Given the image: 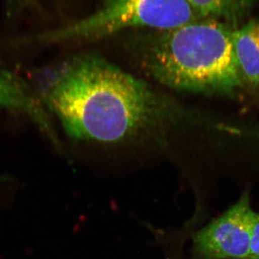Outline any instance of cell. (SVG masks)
I'll use <instances>...</instances> for the list:
<instances>
[{
	"mask_svg": "<svg viewBox=\"0 0 259 259\" xmlns=\"http://www.w3.org/2000/svg\"><path fill=\"white\" fill-rule=\"evenodd\" d=\"M44 103L70 139L118 144L169 117V105L147 83L95 54L76 56L46 90Z\"/></svg>",
	"mask_w": 259,
	"mask_h": 259,
	"instance_id": "cell-1",
	"label": "cell"
},
{
	"mask_svg": "<svg viewBox=\"0 0 259 259\" xmlns=\"http://www.w3.org/2000/svg\"><path fill=\"white\" fill-rule=\"evenodd\" d=\"M199 20L188 0H106L95 14L44 34L38 40L53 42L93 40L132 28L162 31Z\"/></svg>",
	"mask_w": 259,
	"mask_h": 259,
	"instance_id": "cell-3",
	"label": "cell"
},
{
	"mask_svg": "<svg viewBox=\"0 0 259 259\" xmlns=\"http://www.w3.org/2000/svg\"><path fill=\"white\" fill-rule=\"evenodd\" d=\"M256 215L248 196H243L194 235V253L199 259H249Z\"/></svg>",
	"mask_w": 259,
	"mask_h": 259,
	"instance_id": "cell-4",
	"label": "cell"
},
{
	"mask_svg": "<svg viewBox=\"0 0 259 259\" xmlns=\"http://www.w3.org/2000/svg\"><path fill=\"white\" fill-rule=\"evenodd\" d=\"M226 23L203 19L150 34L139 44L141 66L158 82L177 91L224 93L243 80Z\"/></svg>",
	"mask_w": 259,
	"mask_h": 259,
	"instance_id": "cell-2",
	"label": "cell"
},
{
	"mask_svg": "<svg viewBox=\"0 0 259 259\" xmlns=\"http://www.w3.org/2000/svg\"><path fill=\"white\" fill-rule=\"evenodd\" d=\"M200 20L234 22L250 10L254 0H188Z\"/></svg>",
	"mask_w": 259,
	"mask_h": 259,
	"instance_id": "cell-6",
	"label": "cell"
},
{
	"mask_svg": "<svg viewBox=\"0 0 259 259\" xmlns=\"http://www.w3.org/2000/svg\"><path fill=\"white\" fill-rule=\"evenodd\" d=\"M233 46L243 79L259 84V20H250L233 32Z\"/></svg>",
	"mask_w": 259,
	"mask_h": 259,
	"instance_id": "cell-5",
	"label": "cell"
},
{
	"mask_svg": "<svg viewBox=\"0 0 259 259\" xmlns=\"http://www.w3.org/2000/svg\"><path fill=\"white\" fill-rule=\"evenodd\" d=\"M249 259H259V213L253 225Z\"/></svg>",
	"mask_w": 259,
	"mask_h": 259,
	"instance_id": "cell-7",
	"label": "cell"
}]
</instances>
